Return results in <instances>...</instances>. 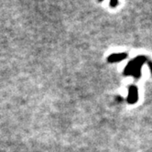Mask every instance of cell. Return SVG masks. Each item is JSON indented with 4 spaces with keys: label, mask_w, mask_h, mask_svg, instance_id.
Listing matches in <instances>:
<instances>
[{
    "label": "cell",
    "mask_w": 152,
    "mask_h": 152,
    "mask_svg": "<svg viewBox=\"0 0 152 152\" xmlns=\"http://www.w3.org/2000/svg\"><path fill=\"white\" fill-rule=\"evenodd\" d=\"M146 61V59L144 57H139V58H136L133 61L129 62V64L127 65V67L126 68V74H132L135 77L138 78L140 75V67L142 63Z\"/></svg>",
    "instance_id": "obj_1"
},
{
    "label": "cell",
    "mask_w": 152,
    "mask_h": 152,
    "mask_svg": "<svg viewBox=\"0 0 152 152\" xmlns=\"http://www.w3.org/2000/svg\"><path fill=\"white\" fill-rule=\"evenodd\" d=\"M137 100V90L135 86H132L129 89V95H128V102L133 104Z\"/></svg>",
    "instance_id": "obj_2"
},
{
    "label": "cell",
    "mask_w": 152,
    "mask_h": 152,
    "mask_svg": "<svg viewBox=\"0 0 152 152\" xmlns=\"http://www.w3.org/2000/svg\"><path fill=\"white\" fill-rule=\"evenodd\" d=\"M126 58V53H119V54H113L109 58H108V61L110 62H115V61H120Z\"/></svg>",
    "instance_id": "obj_3"
},
{
    "label": "cell",
    "mask_w": 152,
    "mask_h": 152,
    "mask_svg": "<svg viewBox=\"0 0 152 152\" xmlns=\"http://www.w3.org/2000/svg\"><path fill=\"white\" fill-rule=\"evenodd\" d=\"M148 64H149V67H150V69H151V72H152V63H151V62H149Z\"/></svg>",
    "instance_id": "obj_4"
},
{
    "label": "cell",
    "mask_w": 152,
    "mask_h": 152,
    "mask_svg": "<svg viewBox=\"0 0 152 152\" xmlns=\"http://www.w3.org/2000/svg\"><path fill=\"white\" fill-rule=\"evenodd\" d=\"M111 5H117V2H111Z\"/></svg>",
    "instance_id": "obj_5"
}]
</instances>
